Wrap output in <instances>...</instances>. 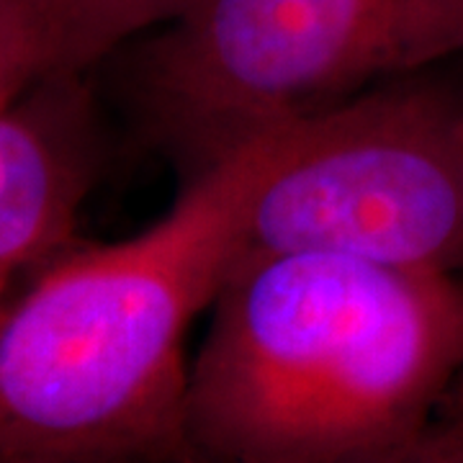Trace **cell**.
<instances>
[{"instance_id":"1","label":"cell","mask_w":463,"mask_h":463,"mask_svg":"<svg viewBox=\"0 0 463 463\" xmlns=\"http://www.w3.org/2000/svg\"><path fill=\"white\" fill-rule=\"evenodd\" d=\"M461 373L463 273L242 258L188 371L191 458L412 463Z\"/></svg>"},{"instance_id":"2","label":"cell","mask_w":463,"mask_h":463,"mask_svg":"<svg viewBox=\"0 0 463 463\" xmlns=\"http://www.w3.org/2000/svg\"><path fill=\"white\" fill-rule=\"evenodd\" d=\"M279 124L191 170L165 216L80 245L0 301V461L191 458L185 337L240 258Z\"/></svg>"},{"instance_id":"3","label":"cell","mask_w":463,"mask_h":463,"mask_svg":"<svg viewBox=\"0 0 463 463\" xmlns=\"http://www.w3.org/2000/svg\"><path fill=\"white\" fill-rule=\"evenodd\" d=\"M461 54L463 0H196L132 52L124 83L145 129L199 167Z\"/></svg>"},{"instance_id":"4","label":"cell","mask_w":463,"mask_h":463,"mask_svg":"<svg viewBox=\"0 0 463 463\" xmlns=\"http://www.w3.org/2000/svg\"><path fill=\"white\" fill-rule=\"evenodd\" d=\"M270 252L463 273V85L425 70L281 121L237 260Z\"/></svg>"},{"instance_id":"5","label":"cell","mask_w":463,"mask_h":463,"mask_svg":"<svg viewBox=\"0 0 463 463\" xmlns=\"http://www.w3.org/2000/svg\"><path fill=\"white\" fill-rule=\"evenodd\" d=\"M103 165L83 72H52L0 111V301L65 252Z\"/></svg>"},{"instance_id":"6","label":"cell","mask_w":463,"mask_h":463,"mask_svg":"<svg viewBox=\"0 0 463 463\" xmlns=\"http://www.w3.org/2000/svg\"><path fill=\"white\" fill-rule=\"evenodd\" d=\"M196 0H47L67 72H85L149 26L170 24Z\"/></svg>"},{"instance_id":"7","label":"cell","mask_w":463,"mask_h":463,"mask_svg":"<svg viewBox=\"0 0 463 463\" xmlns=\"http://www.w3.org/2000/svg\"><path fill=\"white\" fill-rule=\"evenodd\" d=\"M52 72L62 62L47 0H0V111Z\"/></svg>"},{"instance_id":"8","label":"cell","mask_w":463,"mask_h":463,"mask_svg":"<svg viewBox=\"0 0 463 463\" xmlns=\"http://www.w3.org/2000/svg\"><path fill=\"white\" fill-rule=\"evenodd\" d=\"M412 463H463V373L440 402Z\"/></svg>"}]
</instances>
